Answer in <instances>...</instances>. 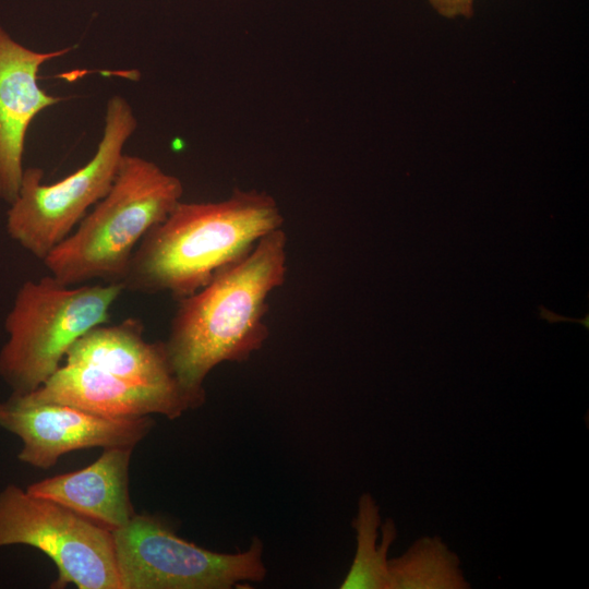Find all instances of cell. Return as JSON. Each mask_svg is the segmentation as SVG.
<instances>
[{
  "mask_svg": "<svg viewBox=\"0 0 589 589\" xmlns=\"http://www.w3.org/2000/svg\"><path fill=\"white\" fill-rule=\"evenodd\" d=\"M284 221L277 201L265 191L235 189L217 202L180 201L136 247L123 288L178 301L247 256Z\"/></svg>",
  "mask_w": 589,
  "mask_h": 589,
  "instance_id": "7a4b0ae2",
  "label": "cell"
},
{
  "mask_svg": "<svg viewBox=\"0 0 589 589\" xmlns=\"http://www.w3.org/2000/svg\"><path fill=\"white\" fill-rule=\"evenodd\" d=\"M357 536L356 555L341 589H388V551L397 537L393 519L382 524L375 500L364 493L352 522Z\"/></svg>",
  "mask_w": 589,
  "mask_h": 589,
  "instance_id": "4fadbf2b",
  "label": "cell"
},
{
  "mask_svg": "<svg viewBox=\"0 0 589 589\" xmlns=\"http://www.w3.org/2000/svg\"><path fill=\"white\" fill-rule=\"evenodd\" d=\"M123 291L122 284L68 286L51 275L24 281L4 320L0 378L16 394L40 387L80 337L107 323Z\"/></svg>",
  "mask_w": 589,
  "mask_h": 589,
  "instance_id": "277c9868",
  "label": "cell"
},
{
  "mask_svg": "<svg viewBox=\"0 0 589 589\" xmlns=\"http://www.w3.org/2000/svg\"><path fill=\"white\" fill-rule=\"evenodd\" d=\"M468 588L459 557L438 537H423L388 560V589Z\"/></svg>",
  "mask_w": 589,
  "mask_h": 589,
  "instance_id": "5bb4252c",
  "label": "cell"
},
{
  "mask_svg": "<svg viewBox=\"0 0 589 589\" xmlns=\"http://www.w3.org/2000/svg\"><path fill=\"white\" fill-rule=\"evenodd\" d=\"M21 395L33 401L64 404L111 418L156 413L177 419L203 405L178 385L137 384L95 368L73 364L60 366L40 387Z\"/></svg>",
  "mask_w": 589,
  "mask_h": 589,
  "instance_id": "9c48e42d",
  "label": "cell"
},
{
  "mask_svg": "<svg viewBox=\"0 0 589 589\" xmlns=\"http://www.w3.org/2000/svg\"><path fill=\"white\" fill-rule=\"evenodd\" d=\"M432 9L442 17L471 19L474 12V0H426Z\"/></svg>",
  "mask_w": 589,
  "mask_h": 589,
  "instance_id": "9a60e30c",
  "label": "cell"
},
{
  "mask_svg": "<svg viewBox=\"0 0 589 589\" xmlns=\"http://www.w3.org/2000/svg\"><path fill=\"white\" fill-rule=\"evenodd\" d=\"M134 447H108L87 467L37 481L32 495L56 502L116 530L135 515L129 492V467Z\"/></svg>",
  "mask_w": 589,
  "mask_h": 589,
  "instance_id": "8fae6325",
  "label": "cell"
},
{
  "mask_svg": "<svg viewBox=\"0 0 589 589\" xmlns=\"http://www.w3.org/2000/svg\"><path fill=\"white\" fill-rule=\"evenodd\" d=\"M287 245L284 228L267 233L247 256L177 301L165 340L168 359L178 384L203 404L214 368L248 360L267 340L268 299L287 279Z\"/></svg>",
  "mask_w": 589,
  "mask_h": 589,
  "instance_id": "6da1fadb",
  "label": "cell"
},
{
  "mask_svg": "<svg viewBox=\"0 0 589 589\" xmlns=\"http://www.w3.org/2000/svg\"><path fill=\"white\" fill-rule=\"evenodd\" d=\"M15 544L33 546L53 562L52 589H122L111 530L9 484L0 491V549Z\"/></svg>",
  "mask_w": 589,
  "mask_h": 589,
  "instance_id": "52a82bcc",
  "label": "cell"
},
{
  "mask_svg": "<svg viewBox=\"0 0 589 589\" xmlns=\"http://www.w3.org/2000/svg\"><path fill=\"white\" fill-rule=\"evenodd\" d=\"M143 334L144 324L137 317L97 325L71 346L65 364L95 368L137 384L180 386L165 341L148 342Z\"/></svg>",
  "mask_w": 589,
  "mask_h": 589,
  "instance_id": "7c38bea8",
  "label": "cell"
},
{
  "mask_svg": "<svg viewBox=\"0 0 589 589\" xmlns=\"http://www.w3.org/2000/svg\"><path fill=\"white\" fill-rule=\"evenodd\" d=\"M136 128L129 101L113 95L107 101L101 140L84 166L50 184L43 183V169H24L17 197L7 212L9 237L44 261L110 190L124 145Z\"/></svg>",
  "mask_w": 589,
  "mask_h": 589,
  "instance_id": "5b68a950",
  "label": "cell"
},
{
  "mask_svg": "<svg viewBox=\"0 0 589 589\" xmlns=\"http://www.w3.org/2000/svg\"><path fill=\"white\" fill-rule=\"evenodd\" d=\"M112 536L122 589H228L266 576L259 538L242 552H214L182 539L149 514H135Z\"/></svg>",
  "mask_w": 589,
  "mask_h": 589,
  "instance_id": "8992f818",
  "label": "cell"
},
{
  "mask_svg": "<svg viewBox=\"0 0 589 589\" xmlns=\"http://www.w3.org/2000/svg\"><path fill=\"white\" fill-rule=\"evenodd\" d=\"M182 194L178 177L124 154L107 194L43 261L49 275L68 286L95 279L122 284L139 243Z\"/></svg>",
  "mask_w": 589,
  "mask_h": 589,
  "instance_id": "3957f363",
  "label": "cell"
},
{
  "mask_svg": "<svg viewBox=\"0 0 589 589\" xmlns=\"http://www.w3.org/2000/svg\"><path fill=\"white\" fill-rule=\"evenodd\" d=\"M71 49L36 51L14 40L0 26V199L9 205L20 191L28 127L39 112L62 99L39 86V69Z\"/></svg>",
  "mask_w": 589,
  "mask_h": 589,
  "instance_id": "30bf717a",
  "label": "cell"
},
{
  "mask_svg": "<svg viewBox=\"0 0 589 589\" xmlns=\"http://www.w3.org/2000/svg\"><path fill=\"white\" fill-rule=\"evenodd\" d=\"M153 426L149 416L105 417L64 404L33 401L15 393L0 400V428L22 442L17 458L41 469L77 449L135 447Z\"/></svg>",
  "mask_w": 589,
  "mask_h": 589,
  "instance_id": "ba28073f",
  "label": "cell"
}]
</instances>
